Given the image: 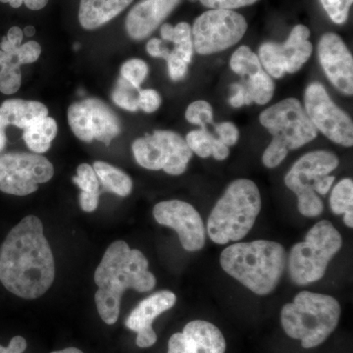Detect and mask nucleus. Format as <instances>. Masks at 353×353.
<instances>
[{
    "instance_id": "nucleus-1",
    "label": "nucleus",
    "mask_w": 353,
    "mask_h": 353,
    "mask_svg": "<svg viewBox=\"0 0 353 353\" xmlns=\"http://www.w3.org/2000/svg\"><path fill=\"white\" fill-rule=\"evenodd\" d=\"M55 262L39 217L27 216L9 232L0 250V282L26 299H36L50 289Z\"/></svg>"
},
{
    "instance_id": "nucleus-2",
    "label": "nucleus",
    "mask_w": 353,
    "mask_h": 353,
    "mask_svg": "<svg viewBox=\"0 0 353 353\" xmlns=\"http://www.w3.org/2000/svg\"><path fill=\"white\" fill-rule=\"evenodd\" d=\"M99 290L95 304L102 321L108 325L117 322L124 292L132 289L139 292H150L157 278L148 270V261L139 250H132L126 241H114L108 246L94 273Z\"/></svg>"
},
{
    "instance_id": "nucleus-3",
    "label": "nucleus",
    "mask_w": 353,
    "mask_h": 353,
    "mask_svg": "<svg viewBox=\"0 0 353 353\" xmlns=\"http://www.w3.org/2000/svg\"><path fill=\"white\" fill-rule=\"evenodd\" d=\"M223 270L259 296L278 287L287 266V252L281 243L254 241L228 246L221 253Z\"/></svg>"
},
{
    "instance_id": "nucleus-4",
    "label": "nucleus",
    "mask_w": 353,
    "mask_h": 353,
    "mask_svg": "<svg viewBox=\"0 0 353 353\" xmlns=\"http://www.w3.org/2000/svg\"><path fill=\"white\" fill-rule=\"evenodd\" d=\"M261 206L256 183L248 179L234 181L209 215V238L217 245L243 240L254 226Z\"/></svg>"
},
{
    "instance_id": "nucleus-5",
    "label": "nucleus",
    "mask_w": 353,
    "mask_h": 353,
    "mask_svg": "<svg viewBox=\"0 0 353 353\" xmlns=\"http://www.w3.org/2000/svg\"><path fill=\"white\" fill-rule=\"evenodd\" d=\"M341 305L333 296L317 292L297 294L285 304L281 322L290 338L301 341L304 348L318 347L329 338L340 322Z\"/></svg>"
},
{
    "instance_id": "nucleus-6",
    "label": "nucleus",
    "mask_w": 353,
    "mask_h": 353,
    "mask_svg": "<svg viewBox=\"0 0 353 353\" xmlns=\"http://www.w3.org/2000/svg\"><path fill=\"white\" fill-rule=\"evenodd\" d=\"M259 121L273 137L262 155V163L269 169L278 167L290 150L307 145L318 134L301 101L292 97L265 109Z\"/></svg>"
},
{
    "instance_id": "nucleus-7",
    "label": "nucleus",
    "mask_w": 353,
    "mask_h": 353,
    "mask_svg": "<svg viewBox=\"0 0 353 353\" xmlns=\"http://www.w3.org/2000/svg\"><path fill=\"white\" fill-rule=\"evenodd\" d=\"M341 246L343 238L334 225L327 220L318 222L309 230L305 241L290 250L287 263L292 283L307 285L321 280Z\"/></svg>"
},
{
    "instance_id": "nucleus-8",
    "label": "nucleus",
    "mask_w": 353,
    "mask_h": 353,
    "mask_svg": "<svg viewBox=\"0 0 353 353\" xmlns=\"http://www.w3.org/2000/svg\"><path fill=\"white\" fill-rule=\"evenodd\" d=\"M340 160L328 150H314L304 154L292 165L285 176V185L297 196L299 213L305 217H318L324 204L317 194L324 176L338 168Z\"/></svg>"
},
{
    "instance_id": "nucleus-9",
    "label": "nucleus",
    "mask_w": 353,
    "mask_h": 353,
    "mask_svg": "<svg viewBox=\"0 0 353 353\" xmlns=\"http://www.w3.org/2000/svg\"><path fill=\"white\" fill-rule=\"evenodd\" d=\"M134 159L148 170H164L172 176L182 175L192 157L187 141L178 132L159 130L137 139L132 143Z\"/></svg>"
},
{
    "instance_id": "nucleus-10",
    "label": "nucleus",
    "mask_w": 353,
    "mask_h": 353,
    "mask_svg": "<svg viewBox=\"0 0 353 353\" xmlns=\"http://www.w3.org/2000/svg\"><path fill=\"white\" fill-rule=\"evenodd\" d=\"M248 31V22L234 10L210 9L194 21L192 28L194 50L209 55L239 43Z\"/></svg>"
},
{
    "instance_id": "nucleus-11",
    "label": "nucleus",
    "mask_w": 353,
    "mask_h": 353,
    "mask_svg": "<svg viewBox=\"0 0 353 353\" xmlns=\"http://www.w3.org/2000/svg\"><path fill=\"white\" fill-rule=\"evenodd\" d=\"M54 175L50 160L37 153L9 152L0 155V190L25 196L37 192L39 183Z\"/></svg>"
},
{
    "instance_id": "nucleus-12",
    "label": "nucleus",
    "mask_w": 353,
    "mask_h": 353,
    "mask_svg": "<svg viewBox=\"0 0 353 353\" xmlns=\"http://www.w3.org/2000/svg\"><path fill=\"white\" fill-rule=\"evenodd\" d=\"M304 109L313 126L330 141L345 148L353 145L352 118L339 108L322 83L314 82L306 88Z\"/></svg>"
},
{
    "instance_id": "nucleus-13",
    "label": "nucleus",
    "mask_w": 353,
    "mask_h": 353,
    "mask_svg": "<svg viewBox=\"0 0 353 353\" xmlns=\"http://www.w3.org/2000/svg\"><path fill=\"white\" fill-rule=\"evenodd\" d=\"M70 128L85 143L94 139L108 145L121 132L120 121L108 104L97 99L75 102L68 109Z\"/></svg>"
},
{
    "instance_id": "nucleus-14",
    "label": "nucleus",
    "mask_w": 353,
    "mask_h": 353,
    "mask_svg": "<svg viewBox=\"0 0 353 353\" xmlns=\"http://www.w3.org/2000/svg\"><path fill=\"white\" fill-rule=\"evenodd\" d=\"M153 216L158 224L176 232L181 245L187 252H197L205 245L203 221L192 204L176 199L159 202L153 208Z\"/></svg>"
},
{
    "instance_id": "nucleus-15",
    "label": "nucleus",
    "mask_w": 353,
    "mask_h": 353,
    "mask_svg": "<svg viewBox=\"0 0 353 353\" xmlns=\"http://www.w3.org/2000/svg\"><path fill=\"white\" fill-rule=\"evenodd\" d=\"M318 57L330 82L345 95L353 94V58L343 39L334 32L323 34Z\"/></svg>"
},
{
    "instance_id": "nucleus-16",
    "label": "nucleus",
    "mask_w": 353,
    "mask_h": 353,
    "mask_svg": "<svg viewBox=\"0 0 353 353\" xmlns=\"http://www.w3.org/2000/svg\"><path fill=\"white\" fill-rule=\"evenodd\" d=\"M176 296L170 290L157 292L141 301L127 318L126 327L137 333L136 343L139 347H152L157 336L152 328L153 322L158 316L175 305Z\"/></svg>"
},
{
    "instance_id": "nucleus-17",
    "label": "nucleus",
    "mask_w": 353,
    "mask_h": 353,
    "mask_svg": "<svg viewBox=\"0 0 353 353\" xmlns=\"http://www.w3.org/2000/svg\"><path fill=\"white\" fill-rule=\"evenodd\" d=\"M226 340L212 323L194 320L171 336L167 353H225Z\"/></svg>"
},
{
    "instance_id": "nucleus-18",
    "label": "nucleus",
    "mask_w": 353,
    "mask_h": 353,
    "mask_svg": "<svg viewBox=\"0 0 353 353\" xmlns=\"http://www.w3.org/2000/svg\"><path fill=\"white\" fill-rule=\"evenodd\" d=\"M181 0H141L126 18V31L134 41L148 38L180 3Z\"/></svg>"
},
{
    "instance_id": "nucleus-19",
    "label": "nucleus",
    "mask_w": 353,
    "mask_h": 353,
    "mask_svg": "<svg viewBox=\"0 0 353 353\" xmlns=\"http://www.w3.org/2000/svg\"><path fill=\"white\" fill-rule=\"evenodd\" d=\"M310 30L296 25L284 43H278L279 52L284 61L285 73L294 74L301 69L312 54V43L308 41Z\"/></svg>"
},
{
    "instance_id": "nucleus-20",
    "label": "nucleus",
    "mask_w": 353,
    "mask_h": 353,
    "mask_svg": "<svg viewBox=\"0 0 353 353\" xmlns=\"http://www.w3.org/2000/svg\"><path fill=\"white\" fill-rule=\"evenodd\" d=\"M134 0H80L79 21L83 29L94 30L114 19Z\"/></svg>"
},
{
    "instance_id": "nucleus-21",
    "label": "nucleus",
    "mask_w": 353,
    "mask_h": 353,
    "mask_svg": "<svg viewBox=\"0 0 353 353\" xmlns=\"http://www.w3.org/2000/svg\"><path fill=\"white\" fill-rule=\"evenodd\" d=\"M7 122L20 129H26L34 121L46 117L48 109L39 101H23V99H8L0 106Z\"/></svg>"
},
{
    "instance_id": "nucleus-22",
    "label": "nucleus",
    "mask_w": 353,
    "mask_h": 353,
    "mask_svg": "<svg viewBox=\"0 0 353 353\" xmlns=\"http://www.w3.org/2000/svg\"><path fill=\"white\" fill-rule=\"evenodd\" d=\"M57 123L53 118L43 117L24 129L23 139L28 148L37 154L48 152L57 134Z\"/></svg>"
},
{
    "instance_id": "nucleus-23",
    "label": "nucleus",
    "mask_w": 353,
    "mask_h": 353,
    "mask_svg": "<svg viewBox=\"0 0 353 353\" xmlns=\"http://www.w3.org/2000/svg\"><path fill=\"white\" fill-rule=\"evenodd\" d=\"M73 182L82 190L80 194V205L85 212H94L99 206V182L94 167L81 164L77 169V176Z\"/></svg>"
},
{
    "instance_id": "nucleus-24",
    "label": "nucleus",
    "mask_w": 353,
    "mask_h": 353,
    "mask_svg": "<svg viewBox=\"0 0 353 353\" xmlns=\"http://www.w3.org/2000/svg\"><path fill=\"white\" fill-rule=\"evenodd\" d=\"M94 169L104 190L123 197L131 194L132 179L126 173L103 161L94 162Z\"/></svg>"
},
{
    "instance_id": "nucleus-25",
    "label": "nucleus",
    "mask_w": 353,
    "mask_h": 353,
    "mask_svg": "<svg viewBox=\"0 0 353 353\" xmlns=\"http://www.w3.org/2000/svg\"><path fill=\"white\" fill-rule=\"evenodd\" d=\"M160 34L164 41L174 43V50L178 51L189 63L194 57L192 27L189 23L181 22L173 27L170 24H163L160 28Z\"/></svg>"
},
{
    "instance_id": "nucleus-26",
    "label": "nucleus",
    "mask_w": 353,
    "mask_h": 353,
    "mask_svg": "<svg viewBox=\"0 0 353 353\" xmlns=\"http://www.w3.org/2000/svg\"><path fill=\"white\" fill-rule=\"evenodd\" d=\"M245 88L252 103L264 105L273 99L275 85L271 77L261 70L255 75L248 77Z\"/></svg>"
},
{
    "instance_id": "nucleus-27",
    "label": "nucleus",
    "mask_w": 353,
    "mask_h": 353,
    "mask_svg": "<svg viewBox=\"0 0 353 353\" xmlns=\"http://www.w3.org/2000/svg\"><path fill=\"white\" fill-rule=\"evenodd\" d=\"M230 67L240 76L252 77L263 70L259 58L248 46H241L232 55Z\"/></svg>"
},
{
    "instance_id": "nucleus-28",
    "label": "nucleus",
    "mask_w": 353,
    "mask_h": 353,
    "mask_svg": "<svg viewBox=\"0 0 353 353\" xmlns=\"http://www.w3.org/2000/svg\"><path fill=\"white\" fill-rule=\"evenodd\" d=\"M259 58L262 68L269 76L280 79L285 75V65L278 50V43L268 41L261 44Z\"/></svg>"
},
{
    "instance_id": "nucleus-29",
    "label": "nucleus",
    "mask_w": 353,
    "mask_h": 353,
    "mask_svg": "<svg viewBox=\"0 0 353 353\" xmlns=\"http://www.w3.org/2000/svg\"><path fill=\"white\" fill-rule=\"evenodd\" d=\"M330 205L334 214H345L353 210V182L347 178L340 181L332 190Z\"/></svg>"
},
{
    "instance_id": "nucleus-30",
    "label": "nucleus",
    "mask_w": 353,
    "mask_h": 353,
    "mask_svg": "<svg viewBox=\"0 0 353 353\" xmlns=\"http://www.w3.org/2000/svg\"><path fill=\"white\" fill-rule=\"evenodd\" d=\"M139 88L134 87L121 77L113 90L114 103L125 110L134 112L139 110Z\"/></svg>"
},
{
    "instance_id": "nucleus-31",
    "label": "nucleus",
    "mask_w": 353,
    "mask_h": 353,
    "mask_svg": "<svg viewBox=\"0 0 353 353\" xmlns=\"http://www.w3.org/2000/svg\"><path fill=\"white\" fill-rule=\"evenodd\" d=\"M214 139L215 137L206 129L194 130L190 132L185 137V141L190 150L201 158L212 157Z\"/></svg>"
},
{
    "instance_id": "nucleus-32",
    "label": "nucleus",
    "mask_w": 353,
    "mask_h": 353,
    "mask_svg": "<svg viewBox=\"0 0 353 353\" xmlns=\"http://www.w3.org/2000/svg\"><path fill=\"white\" fill-rule=\"evenodd\" d=\"M21 64L17 57H14L0 74V92L4 94H13L19 90L22 83Z\"/></svg>"
},
{
    "instance_id": "nucleus-33",
    "label": "nucleus",
    "mask_w": 353,
    "mask_h": 353,
    "mask_svg": "<svg viewBox=\"0 0 353 353\" xmlns=\"http://www.w3.org/2000/svg\"><path fill=\"white\" fill-rule=\"evenodd\" d=\"M213 108L209 102L196 101L192 102L185 111V119L192 125L206 129V126L213 123Z\"/></svg>"
},
{
    "instance_id": "nucleus-34",
    "label": "nucleus",
    "mask_w": 353,
    "mask_h": 353,
    "mask_svg": "<svg viewBox=\"0 0 353 353\" xmlns=\"http://www.w3.org/2000/svg\"><path fill=\"white\" fill-rule=\"evenodd\" d=\"M148 74V66L143 60H128L121 67V76L134 87L139 88Z\"/></svg>"
},
{
    "instance_id": "nucleus-35",
    "label": "nucleus",
    "mask_w": 353,
    "mask_h": 353,
    "mask_svg": "<svg viewBox=\"0 0 353 353\" xmlns=\"http://www.w3.org/2000/svg\"><path fill=\"white\" fill-rule=\"evenodd\" d=\"M320 2L334 23L343 25L347 22L353 0H320Z\"/></svg>"
},
{
    "instance_id": "nucleus-36",
    "label": "nucleus",
    "mask_w": 353,
    "mask_h": 353,
    "mask_svg": "<svg viewBox=\"0 0 353 353\" xmlns=\"http://www.w3.org/2000/svg\"><path fill=\"white\" fill-rule=\"evenodd\" d=\"M166 61L169 76H170L172 80L178 82V81L183 80L187 76L190 63L178 51L171 50Z\"/></svg>"
},
{
    "instance_id": "nucleus-37",
    "label": "nucleus",
    "mask_w": 353,
    "mask_h": 353,
    "mask_svg": "<svg viewBox=\"0 0 353 353\" xmlns=\"http://www.w3.org/2000/svg\"><path fill=\"white\" fill-rule=\"evenodd\" d=\"M41 53V48L37 41H28L25 44H21L15 51V57L21 65L31 64L39 59Z\"/></svg>"
},
{
    "instance_id": "nucleus-38",
    "label": "nucleus",
    "mask_w": 353,
    "mask_h": 353,
    "mask_svg": "<svg viewBox=\"0 0 353 353\" xmlns=\"http://www.w3.org/2000/svg\"><path fill=\"white\" fill-rule=\"evenodd\" d=\"M216 132L221 141L227 146H233L240 139V131L238 127L232 122H223L215 125Z\"/></svg>"
},
{
    "instance_id": "nucleus-39",
    "label": "nucleus",
    "mask_w": 353,
    "mask_h": 353,
    "mask_svg": "<svg viewBox=\"0 0 353 353\" xmlns=\"http://www.w3.org/2000/svg\"><path fill=\"white\" fill-rule=\"evenodd\" d=\"M161 97L154 90H143L139 92V109L146 113H153L161 105Z\"/></svg>"
},
{
    "instance_id": "nucleus-40",
    "label": "nucleus",
    "mask_w": 353,
    "mask_h": 353,
    "mask_svg": "<svg viewBox=\"0 0 353 353\" xmlns=\"http://www.w3.org/2000/svg\"><path fill=\"white\" fill-rule=\"evenodd\" d=\"M202 6L210 9H223V10H234L241 7L252 6L259 0H199Z\"/></svg>"
},
{
    "instance_id": "nucleus-41",
    "label": "nucleus",
    "mask_w": 353,
    "mask_h": 353,
    "mask_svg": "<svg viewBox=\"0 0 353 353\" xmlns=\"http://www.w3.org/2000/svg\"><path fill=\"white\" fill-rule=\"evenodd\" d=\"M234 94L229 99V103L234 108H243V105H250L252 102L246 92L245 85L241 83H234L233 85Z\"/></svg>"
},
{
    "instance_id": "nucleus-42",
    "label": "nucleus",
    "mask_w": 353,
    "mask_h": 353,
    "mask_svg": "<svg viewBox=\"0 0 353 353\" xmlns=\"http://www.w3.org/2000/svg\"><path fill=\"white\" fill-rule=\"evenodd\" d=\"M146 51L152 57L163 58L166 60L170 54V50L165 46L164 41L161 39L153 38L148 41L146 44Z\"/></svg>"
},
{
    "instance_id": "nucleus-43",
    "label": "nucleus",
    "mask_w": 353,
    "mask_h": 353,
    "mask_svg": "<svg viewBox=\"0 0 353 353\" xmlns=\"http://www.w3.org/2000/svg\"><path fill=\"white\" fill-rule=\"evenodd\" d=\"M2 3H9L13 8H19L23 3L31 10H41L48 4V0H0Z\"/></svg>"
},
{
    "instance_id": "nucleus-44",
    "label": "nucleus",
    "mask_w": 353,
    "mask_h": 353,
    "mask_svg": "<svg viewBox=\"0 0 353 353\" xmlns=\"http://www.w3.org/2000/svg\"><path fill=\"white\" fill-rule=\"evenodd\" d=\"M27 348V341L23 336H14L9 343L8 347L0 345V353H23Z\"/></svg>"
},
{
    "instance_id": "nucleus-45",
    "label": "nucleus",
    "mask_w": 353,
    "mask_h": 353,
    "mask_svg": "<svg viewBox=\"0 0 353 353\" xmlns=\"http://www.w3.org/2000/svg\"><path fill=\"white\" fill-rule=\"evenodd\" d=\"M230 154L229 146L224 145L219 139H214L212 148V157L218 161L227 159Z\"/></svg>"
},
{
    "instance_id": "nucleus-46",
    "label": "nucleus",
    "mask_w": 353,
    "mask_h": 353,
    "mask_svg": "<svg viewBox=\"0 0 353 353\" xmlns=\"http://www.w3.org/2000/svg\"><path fill=\"white\" fill-rule=\"evenodd\" d=\"M23 37H24V32L19 27H12L7 32L6 39L13 46L19 48L22 44Z\"/></svg>"
},
{
    "instance_id": "nucleus-47",
    "label": "nucleus",
    "mask_w": 353,
    "mask_h": 353,
    "mask_svg": "<svg viewBox=\"0 0 353 353\" xmlns=\"http://www.w3.org/2000/svg\"><path fill=\"white\" fill-rule=\"evenodd\" d=\"M14 57H15V55L8 54V53L4 52V51L0 50V74L2 73V71H3L4 68L8 65L9 62L13 59Z\"/></svg>"
},
{
    "instance_id": "nucleus-48",
    "label": "nucleus",
    "mask_w": 353,
    "mask_h": 353,
    "mask_svg": "<svg viewBox=\"0 0 353 353\" xmlns=\"http://www.w3.org/2000/svg\"><path fill=\"white\" fill-rule=\"evenodd\" d=\"M343 222L348 228L353 227V210L347 211L343 214Z\"/></svg>"
},
{
    "instance_id": "nucleus-49",
    "label": "nucleus",
    "mask_w": 353,
    "mask_h": 353,
    "mask_svg": "<svg viewBox=\"0 0 353 353\" xmlns=\"http://www.w3.org/2000/svg\"><path fill=\"white\" fill-rule=\"evenodd\" d=\"M9 126L8 122H7L6 115H4L3 111L0 108V130L6 131L7 127Z\"/></svg>"
},
{
    "instance_id": "nucleus-50",
    "label": "nucleus",
    "mask_w": 353,
    "mask_h": 353,
    "mask_svg": "<svg viewBox=\"0 0 353 353\" xmlns=\"http://www.w3.org/2000/svg\"><path fill=\"white\" fill-rule=\"evenodd\" d=\"M6 143L7 138L6 131H3V130H0V152H1L2 150H4V148H6Z\"/></svg>"
},
{
    "instance_id": "nucleus-51",
    "label": "nucleus",
    "mask_w": 353,
    "mask_h": 353,
    "mask_svg": "<svg viewBox=\"0 0 353 353\" xmlns=\"http://www.w3.org/2000/svg\"><path fill=\"white\" fill-rule=\"evenodd\" d=\"M51 353H83L82 350H79V348L76 347H67L64 348V350H57V352H52Z\"/></svg>"
},
{
    "instance_id": "nucleus-52",
    "label": "nucleus",
    "mask_w": 353,
    "mask_h": 353,
    "mask_svg": "<svg viewBox=\"0 0 353 353\" xmlns=\"http://www.w3.org/2000/svg\"><path fill=\"white\" fill-rule=\"evenodd\" d=\"M23 32H24V34H26L28 38H31V37L36 34V29H34V27H32V26H27Z\"/></svg>"
},
{
    "instance_id": "nucleus-53",
    "label": "nucleus",
    "mask_w": 353,
    "mask_h": 353,
    "mask_svg": "<svg viewBox=\"0 0 353 353\" xmlns=\"http://www.w3.org/2000/svg\"><path fill=\"white\" fill-rule=\"evenodd\" d=\"M190 2H196L197 0H189Z\"/></svg>"
}]
</instances>
